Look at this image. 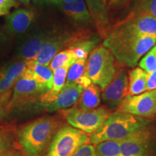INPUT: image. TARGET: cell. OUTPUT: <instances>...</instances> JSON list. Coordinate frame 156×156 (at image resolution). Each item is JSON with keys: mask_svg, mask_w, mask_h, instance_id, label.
<instances>
[{"mask_svg": "<svg viewBox=\"0 0 156 156\" xmlns=\"http://www.w3.org/2000/svg\"><path fill=\"white\" fill-rule=\"evenodd\" d=\"M119 141H105L95 147V156H119Z\"/></svg>", "mask_w": 156, "mask_h": 156, "instance_id": "25", "label": "cell"}, {"mask_svg": "<svg viewBox=\"0 0 156 156\" xmlns=\"http://www.w3.org/2000/svg\"><path fill=\"white\" fill-rule=\"evenodd\" d=\"M64 114L66 120L73 127L91 134L102 126L112 113L106 107L103 106L89 111L74 107L64 111Z\"/></svg>", "mask_w": 156, "mask_h": 156, "instance_id": "6", "label": "cell"}, {"mask_svg": "<svg viewBox=\"0 0 156 156\" xmlns=\"http://www.w3.org/2000/svg\"><path fill=\"white\" fill-rule=\"evenodd\" d=\"M25 62H19L0 71V94L10 88L24 71Z\"/></svg>", "mask_w": 156, "mask_h": 156, "instance_id": "15", "label": "cell"}, {"mask_svg": "<svg viewBox=\"0 0 156 156\" xmlns=\"http://www.w3.org/2000/svg\"><path fill=\"white\" fill-rule=\"evenodd\" d=\"M140 9L156 18V0H140Z\"/></svg>", "mask_w": 156, "mask_h": 156, "instance_id": "28", "label": "cell"}, {"mask_svg": "<svg viewBox=\"0 0 156 156\" xmlns=\"http://www.w3.org/2000/svg\"><path fill=\"white\" fill-rule=\"evenodd\" d=\"M16 5L15 0H0V17L9 14L11 9Z\"/></svg>", "mask_w": 156, "mask_h": 156, "instance_id": "31", "label": "cell"}, {"mask_svg": "<svg viewBox=\"0 0 156 156\" xmlns=\"http://www.w3.org/2000/svg\"><path fill=\"white\" fill-rule=\"evenodd\" d=\"M138 63L139 67L145 70L147 73H151L156 70V45L142 56Z\"/></svg>", "mask_w": 156, "mask_h": 156, "instance_id": "27", "label": "cell"}, {"mask_svg": "<svg viewBox=\"0 0 156 156\" xmlns=\"http://www.w3.org/2000/svg\"><path fill=\"white\" fill-rule=\"evenodd\" d=\"M58 122L51 117H43L26 124L20 130L18 141L27 156H44L54 134Z\"/></svg>", "mask_w": 156, "mask_h": 156, "instance_id": "3", "label": "cell"}, {"mask_svg": "<svg viewBox=\"0 0 156 156\" xmlns=\"http://www.w3.org/2000/svg\"><path fill=\"white\" fill-rule=\"evenodd\" d=\"M156 45V37L136 36L114 29L103 46L112 52L121 64L134 67L140 58Z\"/></svg>", "mask_w": 156, "mask_h": 156, "instance_id": "1", "label": "cell"}, {"mask_svg": "<svg viewBox=\"0 0 156 156\" xmlns=\"http://www.w3.org/2000/svg\"><path fill=\"white\" fill-rule=\"evenodd\" d=\"M116 73L115 58L108 48L99 46L91 51L85 75L92 83L103 90L114 79Z\"/></svg>", "mask_w": 156, "mask_h": 156, "instance_id": "4", "label": "cell"}, {"mask_svg": "<svg viewBox=\"0 0 156 156\" xmlns=\"http://www.w3.org/2000/svg\"><path fill=\"white\" fill-rule=\"evenodd\" d=\"M17 1L20 2L24 3V4H28L30 2V0H17Z\"/></svg>", "mask_w": 156, "mask_h": 156, "instance_id": "37", "label": "cell"}, {"mask_svg": "<svg viewBox=\"0 0 156 156\" xmlns=\"http://www.w3.org/2000/svg\"><path fill=\"white\" fill-rule=\"evenodd\" d=\"M98 41L97 39H90L88 36L71 45L69 48H73L77 59L86 60L89 53L94 49Z\"/></svg>", "mask_w": 156, "mask_h": 156, "instance_id": "23", "label": "cell"}, {"mask_svg": "<svg viewBox=\"0 0 156 156\" xmlns=\"http://www.w3.org/2000/svg\"><path fill=\"white\" fill-rule=\"evenodd\" d=\"M62 11L69 16L80 22H90L91 17L84 0H77L73 3H58Z\"/></svg>", "mask_w": 156, "mask_h": 156, "instance_id": "17", "label": "cell"}, {"mask_svg": "<svg viewBox=\"0 0 156 156\" xmlns=\"http://www.w3.org/2000/svg\"><path fill=\"white\" fill-rule=\"evenodd\" d=\"M83 89L76 83H65L55 100L48 103V111L54 112L71 108L79 100Z\"/></svg>", "mask_w": 156, "mask_h": 156, "instance_id": "12", "label": "cell"}, {"mask_svg": "<svg viewBox=\"0 0 156 156\" xmlns=\"http://www.w3.org/2000/svg\"><path fill=\"white\" fill-rule=\"evenodd\" d=\"M156 90V70L151 73H147V90Z\"/></svg>", "mask_w": 156, "mask_h": 156, "instance_id": "32", "label": "cell"}, {"mask_svg": "<svg viewBox=\"0 0 156 156\" xmlns=\"http://www.w3.org/2000/svg\"><path fill=\"white\" fill-rule=\"evenodd\" d=\"M129 95V78L123 70L116 73L114 79L103 90L102 99L109 108H118L122 101Z\"/></svg>", "mask_w": 156, "mask_h": 156, "instance_id": "9", "label": "cell"}, {"mask_svg": "<svg viewBox=\"0 0 156 156\" xmlns=\"http://www.w3.org/2000/svg\"><path fill=\"white\" fill-rule=\"evenodd\" d=\"M21 76L35 80L44 93L49 90L53 84V71L48 67L40 65L32 61L25 62V69Z\"/></svg>", "mask_w": 156, "mask_h": 156, "instance_id": "13", "label": "cell"}, {"mask_svg": "<svg viewBox=\"0 0 156 156\" xmlns=\"http://www.w3.org/2000/svg\"><path fill=\"white\" fill-rule=\"evenodd\" d=\"M129 95H139L147 91V73L140 67L134 68L129 73Z\"/></svg>", "mask_w": 156, "mask_h": 156, "instance_id": "19", "label": "cell"}, {"mask_svg": "<svg viewBox=\"0 0 156 156\" xmlns=\"http://www.w3.org/2000/svg\"><path fill=\"white\" fill-rule=\"evenodd\" d=\"M148 119L125 112L112 113L97 131L90 136V143L96 145L105 141H119L147 127Z\"/></svg>", "mask_w": 156, "mask_h": 156, "instance_id": "2", "label": "cell"}, {"mask_svg": "<svg viewBox=\"0 0 156 156\" xmlns=\"http://www.w3.org/2000/svg\"><path fill=\"white\" fill-rule=\"evenodd\" d=\"M11 139L7 133L0 132V156L7 153L10 147Z\"/></svg>", "mask_w": 156, "mask_h": 156, "instance_id": "29", "label": "cell"}, {"mask_svg": "<svg viewBox=\"0 0 156 156\" xmlns=\"http://www.w3.org/2000/svg\"><path fill=\"white\" fill-rule=\"evenodd\" d=\"M34 19V14L32 11L18 9L7 15V23L10 30L16 34H21L29 28Z\"/></svg>", "mask_w": 156, "mask_h": 156, "instance_id": "14", "label": "cell"}, {"mask_svg": "<svg viewBox=\"0 0 156 156\" xmlns=\"http://www.w3.org/2000/svg\"><path fill=\"white\" fill-rule=\"evenodd\" d=\"M151 134L147 127L120 140L119 156H149Z\"/></svg>", "mask_w": 156, "mask_h": 156, "instance_id": "11", "label": "cell"}, {"mask_svg": "<svg viewBox=\"0 0 156 156\" xmlns=\"http://www.w3.org/2000/svg\"><path fill=\"white\" fill-rule=\"evenodd\" d=\"M126 0H110V5H119L124 3Z\"/></svg>", "mask_w": 156, "mask_h": 156, "instance_id": "35", "label": "cell"}, {"mask_svg": "<svg viewBox=\"0 0 156 156\" xmlns=\"http://www.w3.org/2000/svg\"><path fill=\"white\" fill-rule=\"evenodd\" d=\"M75 83L79 84L80 85H81L83 88H85V87L89 86V85L92 83V82H91L90 80L89 79L88 77H87V76L84 74L82 77H80L79 79L75 82Z\"/></svg>", "mask_w": 156, "mask_h": 156, "instance_id": "33", "label": "cell"}, {"mask_svg": "<svg viewBox=\"0 0 156 156\" xmlns=\"http://www.w3.org/2000/svg\"><path fill=\"white\" fill-rule=\"evenodd\" d=\"M69 67L70 65L63 66V67L57 68L53 72L54 77L51 88L45 93L42 96L41 101L43 102L48 103L55 100L58 93L63 88L64 85H65L67 72Z\"/></svg>", "mask_w": 156, "mask_h": 156, "instance_id": "16", "label": "cell"}, {"mask_svg": "<svg viewBox=\"0 0 156 156\" xmlns=\"http://www.w3.org/2000/svg\"><path fill=\"white\" fill-rule=\"evenodd\" d=\"M78 101V108L82 110L89 111L97 108L101 103L100 88L91 83L83 89Z\"/></svg>", "mask_w": 156, "mask_h": 156, "instance_id": "18", "label": "cell"}, {"mask_svg": "<svg viewBox=\"0 0 156 156\" xmlns=\"http://www.w3.org/2000/svg\"><path fill=\"white\" fill-rule=\"evenodd\" d=\"M4 114H5V112H4V110L3 109L0 108V119L4 116Z\"/></svg>", "mask_w": 156, "mask_h": 156, "instance_id": "38", "label": "cell"}, {"mask_svg": "<svg viewBox=\"0 0 156 156\" xmlns=\"http://www.w3.org/2000/svg\"><path fill=\"white\" fill-rule=\"evenodd\" d=\"M71 156H95V146L92 144L84 145Z\"/></svg>", "mask_w": 156, "mask_h": 156, "instance_id": "30", "label": "cell"}, {"mask_svg": "<svg viewBox=\"0 0 156 156\" xmlns=\"http://www.w3.org/2000/svg\"><path fill=\"white\" fill-rule=\"evenodd\" d=\"M86 144H90L87 134L73 126H64L54 134L44 156H71Z\"/></svg>", "mask_w": 156, "mask_h": 156, "instance_id": "5", "label": "cell"}, {"mask_svg": "<svg viewBox=\"0 0 156 156\" xmlns=\"http://www.w3.org/2000/svg\"><path fill=\"white\" fill-rule=\"evenodd\" d=\"M2 156H23V155H22L21 154H19V153H8V154L5 153Z\"/></svg>", "mask_w": 156, "mask_h": 156, "instance_id": "36", "label": "cell"}, {"mask_svg": "<svg viewBox=\"0 0 156 156\" xmlns=\"http://www.w3.org/2000/svg\"><path fill=\"white\" fill-rule=\"evenodd\" d=\"M117 111L142 118H153L156 116V90L129 95L122 101Z\"/></svg>", "mask_w": 156, "mask_h": 156, "instance_id": "7", "label": "cell"}, {"mask_svg": "<svg viewBox=\"0 0 156 156\" xmlns=\"http://www.w3.org/2000/svg\"><path fill=\"white\" fill-rule=\"evenodd\" d=\"M88 12L98 26H103L108 22L106 9L100 0H85Z\"/></svg>", "mask_w": 156, "mask_h": 156, "instance_id": "22", "label": "cell"}, {"mask_svg": "<svg viewBox=\"0 0 156 156\" xmlns=\"http://www.w3.org/2000/svg\"><path fill=\"white\" fill-rule=\"evenodd\" d=\"M114 29L133 36L156 37V18L148 13L140 12V14L126 20Z\"/></svg>", "mask_w": 156, "mask_h": 156, "instance_id": "10", "label": "cell"}, {"mask_svg": "<svg viewBox=\"0 0 156 156\" xmlns=\"http://www.w3.org/2000/svg\"><path fill=\"white\" fill-rule=\"evenodd\" d=\"M52 2H55L56 4L58 3H73L75 2H77V0H51Z\"/></svg>", "mask_w": 156, "mask_h": 156, "instance_id": "34", "label": "cell"}, {"mask_svg": "<svg viewBox=\"0 0 156 156\" xmlns=\"http://www.w3.org/2000/svg\"><path fill=\"white\" fill-rule=\"evenodd\" d=\"M85 68H86V60H76L68 69L66 83H75L80 77L85 74Z\"/></svg>", "mask_w": 156, "mask_h": 156, "instance_id": "26", "label": "cell"}, {"mask_svg": "<svg viewBox=\"0 0 156 156\" xmlns=\"http://www.w3.org/2000/svg\"><path fill=\"white\" fill-rule=\"evenodd\" d=\"M83 36V32L73 35H60L48 38L41 45L38 54L34 60V63L48 67L51 60L62 48H69L71 45L77 42Z\"/></svg>", "mask_w": 156, "mask_h": 156, "instance_id": "8", "label": "cell"}, {"mask_svg": "<svg viewBox=\"0 0 156 156\" xmlns=\"http://www.w3.org/2000/svg\"><path fill=\"white\" fill-rule=\"evenodd\" d=\"M48 38L45 34L32 37L26 41L20 49V56L26 62L34 60L38 54L41 45Z\"/></svg>", "mask_w": 156, "mask_h": 156, "instance_id": "21", "label": "cell"}, {"mask_svg": "<svg viewBox=\"0 0 156 156\" xmlns=\"http://www.w3.org/2000/svg\"><path fill=\"white\" fill-rule=\"evenodd\" d=\"M41 93L44 92L35 80L20 76L15 84L13 97L30 96Z\"/></svg>", "mask_w": 156, "mask_h": 156, "instance_id": "20", "label": "cell"}, {"mask_svg": "<svg viewBox=\"0 0 156 156\" xmlns=\"http://www.w3.org/2000/svg\"><path fill=\"white\" fill-rule=\"evenodd\" d=\"M77 59V58L76 57L73 48H67L64 50L58 52L54 56L53 59L48 65V67L54 72L58 67L66 65L71 66Z\"/></svg>", "mask_w": 156, "mask_h": 156, "instance_id": "24", "label": "cell"}, {"mask_svg": "<svg viewBox=\"0 0 156 156\" xmlns=\"http://www.w3.org/2000/svg\"><path fill=\"white\" fill-rule=\"evenodd\" d=\"M100 1L101 2V3H102L103 5H106V4L107 1H108V0H100Z\"/></svg>", "mask_w": 156, "mask_h": 156, "instance_id": "39", "label": "cell"}]
</instances>
